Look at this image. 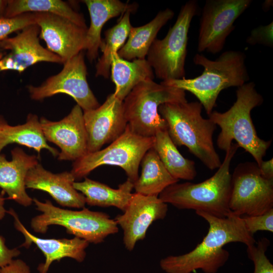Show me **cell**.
I'll list each match as a JSON object with an SVG mask.
<instances>
[{"label": "cell", "mask_w": 273, "mask_h": 273, "mask_svg": "<svg viewBox=\"0 0 273 273\" xmlns=\"http://www.w3.org/2000/svg\"><path fill=\"white\" fill-rule=\"evenodd\" d=\"M29 265L23 260L14 259L10 263L1 268V273H30Z\"/></svg>", "instance_id": "e575fe53"}, {"label": "cell", "mask_w": 273, "mask_h": 273, "mask_svg": "<svg viewBox=\"0 0 273 273\" xmlns=\"http://www.w3.org/2000/svg\"><path fill=\"white\" fill-rule=\"evenodd\" d=\"M237 99L233 105L224 112L216 111L208 115L221 131L216 144L220 150L226 151L233 141L253 157L259 166L271 145V141H265L257 135L252 122L251 112L253 109L261 105L262 96L251 82L238 87Z\"/></svg>", "instance_id": "5b68a950"}, {"label": "cell", "mask_w": 273, "mask_h": 273, "mask_svg": "<svg viewBox=\"0 0 273 273\" xmlns=\"http://www.w3.org/2000/svg\"><path fill=\"white\" fill-rule=\"evenodd\" d=\"M39 121L47 141L55 144L61 150L59 160L74 161L87 153L83 112L78 105L59 121H53L41 117Z\"/></svg>", "instance_id": "5bb4252c"}, {"label": "cell", "mask_w": 273, "mask_h": 273, "mask_svg": "<svg viewBox=\"0 0 273 273\" xmlns=\"http://www.w3.org/2000/svg\"><path fill=\"white\" fill-rule=\"evenodd\" d=\"M63 65L59 73L50 76L41 85L27 87L31 99L40 101L58 94H65L75 101L83 112L99 107L100 105L87 81V68L83 51Z\"/></svg>", "instance_id": "8fae6325"}, {"label": "cell", "mask_w": 273, "mask_h": 273, "mask_svg": "<svg viewBox=\"0 0 273 273\" xmlns=\"http://www.w3.org/2000/svg\"><path fill=\"white\" fill-rule=\"evenodd\" d=\"M110 71L115 85L113 94L121 101L140 82L154 78L153 69L146 59L130 61L121 58L118 53L112 56Z\"/></svg>", "instance_id": "cb8c5ba5"}, {"label": "cell", "mask_w": 273, "mask_h": 273, "mask_svg": "<svg viewBox=\"0 0 273 273\" xmlns=\"http://www.w3.org/2000/svg\"><path fill=\"white\" fill-rule=\"evenodd\" d=\"M261 173L266 178L273 179V159L262 161L258 166Z\"/></svg>", "instance_id": "d590c367"}, {"label": "cell", "mask_w": 273, "mask_h": 273, "mask_svg": "<svg viewBox=\"0 0 273 273\" xmlns=\"http://www.w3.org/2000/svg\"><path fill=\"white\" fill-rule=\"evenodd\" d=\"M26 13H50L64 17L87 27L82 14L61 0H8L4 17L11 18Z\"/></svg>", "instance_id": "83f0119b"}, {"label": "cell", "mask_w": 273, "mask_h": 273, "mask_svg": "<svg viewBox=\"0 0 273 273\" xmlns=\"http://www.w3.org/2000/svg\"><path fill=\"white\" fill-rule=\"evenodd\" d=\"M271 1H265V2H264V3L263 4V6H262L263 10H267V11L270 8L271 5H268V4H269Z\"/></svg>", "instance_id": "f35d334b"}, {"label": "cell", "mask_w": 273, "mask_h": 273, "mask_svg": "<svg viewBox=\"0 0 273 273\" xmlns=\"http://www.w3.org/2000/svg\"><path fill=\"white\" fill-rule=\"evenodd\" d=\"M5 53L0 49V59L5 55Z\"/></svg>", "instance_id": "ab89813d"}, {"label": "cell", "mask_w": 273, "mask_h": 273, "mask_svg": "<svg viewBox=\"0 0 273 273\" xmlns=\"http://www.w3.org/2000/svg\"><path fill=\"white\" fill-rule=\"evenodd\" d=\"M8 0H0V18L4 17Z\"/></svg>", "instance_id": "74e56055"}, {"label": "cell", "mask_w": 273, "mask_h": 273, "mask_svg": "<svg viewBox=\"0 0 273 273\" xmlns=\"http://www.w3.org/2000/svg\"><path fill=\"white\" fill-rule=\"evenodd\" d=\"M198 3L191 0L183 5L174 24L162 39L156 38L147 55V61L156 77L166 81L185 77L188 34Z\"/></svg>", "instance_id": "9c48e42d"}, {"label": "cell", "mask_w": 273, "mask_h": 273, "mask_svg": "<svg viewBox=\"0 0 273 273\" xmlns=\"http://www.w3.org/2000/svg\"><path fill=\"white\" fill-rule=\"evenodd\" d=\"M90 16V25L87 28L84 50L89 62L95 60L99 55L102 43L101 31L104 24L110 19L123 15L126 12L136 11V3L129 4L119 0H84Z\"/></svg>", "instance_id": "44dd1931"}, {"label": "cell", "mask_w": 273, "mask_h": 273, "mask_svg": "<svg viewBox=\"0 0 273 273\" xmlns=\"http://www.w3.org/2000/svg\"><path fill=\"white\" fill-rule=\"evenodd\" d=\"M200 102L168 103L161 105L158 112L167 125L172 141L185 146L210 170L218 169L221 162L213 141L216 125L202 116Z\"/></svg>", "instance_id": "7a4b0ae2"}, {"label": "cell", "mask_w": 273, "mask_h": 273, "mask_svg": "<svg viewBox=\"0 0 273 273\" xmlns=\"http://www.w3.org/2000/svg\"><path fill=\"white\" fill-rule=\"evenodd\" d=\"M20 254L17 248L9 249L6 245L5 238L0 236V269L10 263Z\"/></svg>", "instance_id": "836d02e7"}, {"label": "cell", "mask_w": 273, "mask_h": 273, "mask_svg": "<svg viewBox=\"0 0 273 273\" xmlns=\"http://www.w3.org/2000/svg\"><path fill=\"white\" fill-rule=\"evenodd\" d=\"M242 217L247 231L252 236L260 231L273 232V209L263 214Z\"/></svg>", "instance_id": "1f68e13d"}, {"label": "cell", "mask_w": 273, "mask_h": 273, "mask_svg": "<svg viewBox=\"0 0 273 273\" xmlns=\"http://www.w3.org/2000/svg\"><path fill=\"white\" fill-rule=\"evenodd\" d=\"M7 212L13 217L16 229L24 237L25 241L22 246L28 248L34 244L43 254L45 261L38 266L39 273H48L53 261H59L65 257L72 258L80 263L84 261L86 255L85 249L89 245L86 241L76 237L58 239L37 237L26 229L13 209H10Z\"/></svg>", "instance_id": "ac0fdd59"}, {"label": "cell", "mask_w": 273, "mask_h": 273, "mask_svg": "<svg viewBox=\"0 0 273 273\" xmlns=\"http://www.w3.org/2000/svg\"><path fill=\"white\" fill-rule=\"evenodd\" d=\"M35 24L34 13H26L11 17L0 18V42L11 33L20 31L25 27Z\"/></svg>", "instance_id": "4dcf8cb0"}, {"label": "cell", "mask_w": 273, "mask_h": 273, "mask_svg": "<svg viewBox=\"0 0 273 273\" xmlns=\"http://www.w3.org/2000/svg\"><path fill=\"white\" fill-rule=\"evenodd\" d=\"M17 144L33 149L39 154L43 149L48 150L53 156H58V151L50 146L44 138L39 119L33 114L28 115L22 124L11 125L0 115V154L10 144Z\"/></svg>", "instance_id": "7402d4cb"}, {"label": "cell", "mask_w": 273, "mask_h": 273, "mask_svg": "<svg viewBox=\"0 0 273 273\" xmlns=\"http://www.w3.org/2000/svg\"><path fill=\"white\" fill-rule=\"evenodd\" d=\"M239 146L232 143L225 151L221 165L211 177L194 184L176 183L165 189L159 195L164 203L179 209L201 211L218 217L232 213L229 208L232 174L231 163Z\"/></svg>", "instance_id": "277c9868"}, {"label": "cell", "mask_w": 273, "mask_h": 273, "mask_svg": "<svg viewBox=\"0 0 273 273\" xmlns=\"http://www.w3.org/2000/svg\"><path fill=\"white\" fill-rule=\"evenodd\" d=\"M251 3V0L206 1L200 20L198 51L220 52L235 28V21Z\"/></svg>", "instance_id": "7c38bea8"}, {"label": "cell", "mask_w": 273, "mask_h": 273, "mask_svg": "<svg viewBox=\"0 0 273 273\" xmlns=\"http://www.w3.org/2000/svg\"><path fill=\"white\" fill-rule=\"evenodd\" d=\"M36 209L41 212L31 220L30 225L36 233L44 234L49 226L59 225L66 232L89 243L99 244L119 229L114 219L102 212L93 211L86 208L81 210L65 209L54 206L49 200L42 202L33 199Z\"/></svg>", "instance_id": "52a82bcc"}, {"label": "cell", "mask_w": 273, "mask_h": 273, "mask_svg": "<svg viewBox=\"0 0 273 273\" xmlns=\"http://www.w3.org/2000/svg\"><path fill=\"white\" fill-rule=\"evenodd\" d=\"M154 137L140 136L132 132L128 124L124 132L107 147L87 153L74 161L71 172L75 180L86 177L99 166H117L134 183L139 177V168L145 154L153 147Z\"/></svg>", "instance_id": "ba28073f"}, {"label": "cell", "mask_w": 273, "mask_h": 273, "mask_svg": "<svg viewBox=\"0 0 273 273\" xmlns=\"http://www.w3.org/2000/svg\"><path fill=\"white\" fill-rule=\"evenodd\" d=\"M167 211V204L159 196L132 193L123 213L114 219L123 230L125 248L133 250L136 242L145 238L150 225L155 220L164 218Z\"/></svg>", "instance_id": "e0dca14e"}, {"label": "cell", "mask_w": 273, "mask_h": 273, "mask_svg": "<svg viewBox=\"0 0 273 273\" xmlns=\"http://www.w3.org/2000/svg\"><path fill=\"white\" fill-rule=\"evenodd\" d=\"M269 240L262 238L255 244L247 247L249 258L254 264L253 273H273V265L265 255Z\"/></svg>", "instance_id": "f546056e"}, {"label": "cell", "mask_w": 273, "mask_h": 273, "mask_svg": "<svg viewBox=\"0 0 273 273\" xmlns=\"http://www.w3.org/2000/svg\"><path fill=\"white\" fill-rule=\"evenodd\" d=\"M75 180L70 171L54 173L38 163L28 171L25 186L48 193L62 206L83 208L86 204L85 197L74 188Z\"/></svg>", "instance_id": "d6986e66"}, {"label": "cell", "mask_w": 273, "mask_h": 273, "mask_svg": "<svg viewBox=\"0 0 273 273\" xmlns=\"http://www.w3.org/2000/svg\"><path fill=\"white\" fill-rule=\"evenodd\" d=\"M0 273H1V269H0Z\"/></svg>", "instance_id": "60d3db41"}, {"label": "cell", "mask_w": 273, "mask_h": 273, "mask_svg": "<svg viewBox=\"0 0 273 273\" xmlns=\"http://www.w3.org/2000/svg\"><path fill=\"white\" fill-rule=\"evenodd\" d=\"M195 212L208 222V233L189 252L161 259L160 266L165 272L192 273L200 269L204 273H216L229 258V251L223 248L225 245L240 242L247 247L256 244L242 217L232 213L221 218L201 211Z\"/></svg>", "instance_id": "6da1fadb"}, {"label": "cell", "mask_w": 273, "mask_h": 273, "mask_svg": "<svg viewBox=\"0 0 273 273\" xmlns=\"http://www.w3.org/2000/svg\"><path fill=\"white\" fill-rule=\"evenodd\" d=\"M3 195H0V220L4 217L7 211L4 207L6 198L3 197Z\"/></svg>", "instance_id": "8d00e7d4"}, {"label": "cell", "mask_w": 273, "mask_h": 273, "mask_svg": "<svg viewBox=\"0 0 273 273\" xmlns=\"http://www.w3.org/2000/svg\"><path fill=\"white\" fill-rule=\"evenodd\" d=\"M12 160L0 154V188L8 199L14 200L24 207L33 202L27 193L25 179L28 171L36 165L38 157L26 154L23 149L16 147L11 151Z\"/></svg>", "instance_id": "ffe728a7"}, {"label": "cell", "mask_w": 273, "mask_h": 273, "mask_svg": "<svg viewBox=\"0 0 273 273\" xmlns=\"http://www.w3.org/2000/svg\"><path fill=\"white\" fill-rule=\"evenodd\" d=\"M174 15L173 11L167 8L159 12L146 24L139 27L132 26L127 41L117 53L118 55L127 61L146 59L158 32Z\"/></svg>", "instance_id": "d4e9b609"}, {"label": "cell", "mask_w": 273, "mask_h": 273, "mask_svg": "<svg viewBox=\"0 0 273 273\" xmlns=\"http://www.w3.org/2000/svg\"><path fill=\"white\" fill-rule=\"evenodd\" d=\"M229 208L241 217L259 215L273 209V179L265 177L255 162L241 163L235 168Z\"/></svg>", "instance_id": "30bf717a"}, {"label": "cell", "mask_w": 273, "mask_h": 273, "mask_svg": "<svg viewBox=\"0 0 273 273\" xmlns=\"http://www.w3.org/2000/svg\"><path fill=\"white\" fill-rule=\"evenodd\" d=\"M245 55L239 51L224 52L214 61L197 54L194 63L204 67L199 76L162 81L160 83L175 87L193 94L209 115L216 106L220 92L232 86H240L249 80L245 63Z\"/></svg>", "instance_id": "3957f363"}, {"label": "cell", "mask_w": 273, "mask_h": 273, "mask_svg": "<svg viewBox=\"0 0 273 273\" xmlns=\"http://www.w3.org/2000/svg\"><path fill=\"white\" fill-rule=\"evenodd\" d=\"M187 102L183 89L158 83L149 79L140 82L123 101L124 115L131 130L142 136L154 137L167 125L158 112L159 107L168 103Z\"/></svg>", "instance_id": "8992f818"}, {"label": "cell", "mask_w": 273, "mask_h": 273, "mask_svg": "<svg viewBox=\"0 0 273 273\" xmlns=\"http://www.w3.org/2000/svg\"><path fill=\"white\" fill-rule=\"evenodd\" d=\"M84 178L82 181H75L73 186L84 195L86 204L102 207L113 206L123 212L125 210L132 195V181L127 179L115 189L87 177Z\"/></svg>", "instance_id": "603a6c76"}, {"label": "cell", "mask_w": 273, "mask_h": 273, "mask_svg": "<svg viewBox=\"0 0 273 273\" xmlns=\"http://www.w3.org/2000/svg\"><path fill=\"white\" fill-rule=\"evenodd\" d=\"M34 14L35 24L40 28L39 38L45 41L48 50L61 58L63 64L84 51L87 27L55 14Z\"/></svg>", "instance_id": "2e32d148"}, {"label": "cell", "mask_w": 273, "mask_h": 273, "mask_svg": "<svg viewBox=\"0 0 273 273\" xmlns=\"http://www.w3.org/2000/svg\"><path fill=\"white\" fill-rule=\"evenodd\" d=\"M130 12H126L117 24L105 32L100 49L103 54L96 65V76L108 78L112 56L117 53L128 38L132 26L130 21Z\"/></svg>", "instance_id": "f1b7e54d"}, {"label": "cell", "mask_w": 273, "mask_h": 273, "mask_svg": "<svg viewBox=\"0 0 273 273\" xmlns=\"http://www.w3.org/2000/svg\"><path fill=\"white\" fill-rule=\"evenodd\" d=\"M40 28L36 24L29 25L14 37H7L0 42V49L9 53L0 59V72L13 70L23 72L39 62L63 64L58 56L43 48L39 42Z\"/></svg>", "instance_id": "4fadbf2b"}, {"label": "cell", "mask_w": 273, "mask_h": 273, "mask_svg": "<svg viewBox=\"0 0 273 273\" xmlns=\"http://www.w3.org/2000/svg\"><path fill=\"white\" fill-rule=\"evenodd\" d=\"M140 165L141 175L133 183L135 193L159 196L165 189L179 181L169 174L153 148L145 154Z\"/></svg>", "instance_id": "484cf974"}, {"label": "cell", "mask_w": 273, "mask_h": 273, "mask_svg": "<svg viewBox=\"0 0 273 273\" xmlns=\"http://www.w3.org/2000/svg\"><path fill=\"white\" fill-rule=\"evenodd\" d=\"M272 22L269 24L259 26L253 29L246 40L247 43L261 44L272 47L273 45Z\"/></svg>", "instance_id": "d6a6232c"}, {"label": "cell", "mask_w": 273, "mask_h": 273, "mask_svg": "<svg viewBox=\"0 0 273 273\" xmlns=\"http://www.w3.org/2000/svg\"><path fill=\"white\" fill-rule=\"evenodd\" d=\"M169 174L178 180H192L197 175L194 161L185 158L169 136L167 129L158 131L153 147Z\"/></svg>", "instance_id": "4316f807"}, {"label": "cell", "mask_w": 273, "mask_h": 273, "mask_svg": "<svg viewBox=\"0 0 273 273\" xmlns=\"http://www.w3.org/2000/svg\"><path fill=\"white\" fill-rule=\"evenodd\" d=\"M83 112L87 153L99 151L104 145L114 141L124 132L127 125L123 101L113 93L109 95L99 107Z\"/></svg>", "instance_id": "9a60e30c"}]
</instances>
